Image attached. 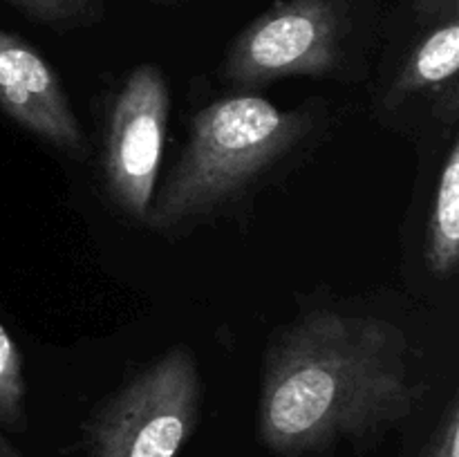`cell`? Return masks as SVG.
Masks as SVG:
<instances>
[{
    "mask_svg": "<svg viewBox=\"0 0 459 457\" xmlns=\"http://www.w3.org/2000/svg\"><path fill=\"white\" fill-rule=\"evenodd\" d=\"M426 394L406 334L377 316L318 309L282 327L263 367L258 433L282 457L372 444Z\"/></svg>",
    "mask_w": 459,
    "mask_h": 457,
    "instance_id": "6da1fadb",
    "label": "cell"
},
{
    "mask_svg": "<svg viewBox=\"0 0 459 457\" xmlns=\"http://www.w3.org/2000/svg\"><path fill=\"white\" fill-rule=\"evenodd\" d=\"M323 106L278 108L258 94H233L202 108L178 161L155 188L146 227L166 237L242 211L255 193L316 148Z\"/></svg>",
    "mask_w": 459,
    "mask_h": 457,
    "instance_id": "7a4b0ae2",
    "label": "cell"
},
{
    "mask_svg": "<svg viewBox=\"0 0 459 457\" xmlns=\"http://www.w3.org/2000/svg\"><path fill=\"white\" fill-rule=\"evenodd\" d=\"M370 43L366 0H276L231 40L220 76L236 94L290 76L350 81Z\"/></svg>",
    "mask_w": 459,
    "mask_h": 457,
    "instance_id": "3957f363",
    "label": "cell"
},
{
    "mask_svg": "<svg viewBox=\"0 0 459 457\" xmlns=\"http://www.w3.org/2000/svg\"><path fill=\"white\" fill-rule=\"evenodd\" d=\"M195 354L169 349L112 392L85 424L88 457H178L200 417Z\"/></svg>",
    "mask_w": 459,
    "mask_h": 457,
    "instance_id": "277c9868",
    "label": "cell"
},
{
    "mask_svg": "<svg viewBox=\"0 0 459 457\" xmlns=\"http://www.w3.org/2000/svg\"><path fill=\"white\" fill-rule=\"evenodd\" d=\"M170 92L155 63L133 67L112 97L103 130V184L112 206L146 227L169 134Z\"/></svg>",
    "mask_w": 459,
    "mask_h": 457,
    "instance_id": "5b68a950",
    "label": "cell"
},
{
    "mask_svg": "<svg viewBox=\"0 0 459 457\" xmlns=\"http://www.w3.org/2000/svg\"><path fill=\"white\" fill-rule=\"evenodd\" d=\"M0 112L72 160L90 155L61 76L34 45L0 27Z\"/></svg>",
    "mask_w": 459,
    "mask_h": 457,
    "instance_id": "8992f818",
    "label": "cell"
},
{
    "mask_svg": "<svg viewBox=\"0 0 459 457\" xmlns=\"http://www.w3.org/2000/svg\"><path fill=\"white\" fill-rule=\"evenodd\" d=\"M459 9L426 22V31L403 56L384 92L388 115L412 103H433V115L446 124L457 121Z\"/></svg>",
    "mask_w": 459,
    "mask_h": 457,
    "instance_id": "52a82bcc",
    "label": "cell"
},
{
    "mask_svg": "<svg viewBox=\"0 0 459 457\" xmlns=\"http://www.w3.org/2000/svg\"><path fill=\"white\" fill-rule=\"evenodd\" d=\"M426 264L437 278L455 273L459 264V143L448 142L446 157L435 182L426 222Z\"/></svg>",
    "mask_w": 459,
    "mask_h": 457,
    "instance_id": "ba28073f",
    "label": "cell"
},
{
    "mask_svg": "<svg viewBox=\"0 0 459 457\" xmlns=\"http://www.w3.org/2000/svg\"><path fill=\"white\" fill-rule=\"evenodd\" d=\"M27 385L22 376V361L9 332L0 325V426L7 430H25ZM0 457H21L16 446L0 435Z\"/></svg>",
    "mask_w": 459,
    "mask_h": 457,
    "instance_id": "9c48e42d",
    "label": "cell"
},
{
    "mask_svg": "<svg viewBox=\"0 0 459 457\" xmlns=\"http://www.w3.org/2000/svg\"><path fill=\"white\" fill-rule=\"evenodd\" d=\"M27 21L40 27L65 34V31L83 30L97 25L106 13V0H0Z\"/></svg>",
    "mask_w": 459,
    "mask_h": 457,
    "instance_id": "30bf717a",
    "label": "cell"
},
{
    "mask_svg": "<svg viewBox=\"0 0 459 457\" xmlns=\"http://www.w3.org/2000/svg\"><path fill=\"white\" fill-rule=\"evenodd\" d=\"M420 457H459V406L455 397L448 401Z\"/></svg>",
    "mask_w": 459,
    "mask_h": 457,
    "instance_id": "8fae6325",
    "label": "cell"
},
{
    "mask_svg": "<svg viewBox=\"0 0 459 457\" xmlns=\"http://www.w3.org/2000/svg\"><path fill=\"white\" fill-rule=\"evenodd\" d=\"M412 9H415L417 18L424 21L426 25V22L435 21L444 13L459 9V0H412Z\"/></svg>",
    "mask_w": 459,
    "mask_h": 457,
    "instance_id": "7c38bea8",
    "label": "cell"
},
{
    "mask_svg": "<svg viewBox=\"0 0 459 457\" xmlns=\"http://www.w3.org/2000/svg\"><path fill=\"white\" fill-rule=\"evenodd\" d=\"M155 3H160V4H179V3H184V0H155Z\"/></svg>",
    "mask_w": 459,
    "mask_h": 457,
    "instance_id": "4fadbf2b",
    "label": "cell"
}]
</instances>
